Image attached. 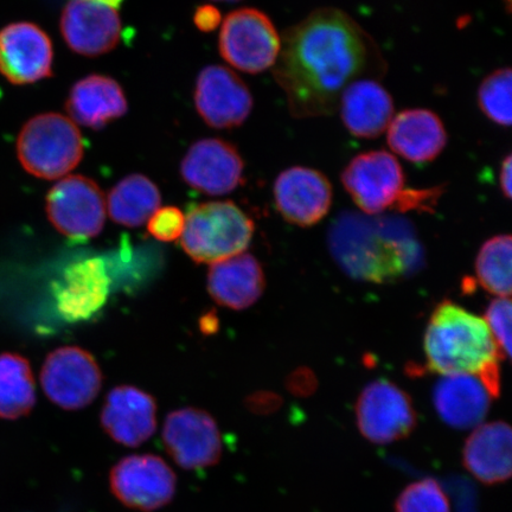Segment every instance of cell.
Masks as SVG:
<instances>
[{
  "label": "cell",
  "mask_w": 512,
  "mask_h": 512,
  "mask_svg": "<svg viewBox=\"0 0 512 512\" xmlns=\"http://www.w3.org/2000/svg\"><path fill=\"white\" fill-rule=\"evenodd\" d=\"M273 75L294 118L337 111L351 82L386 72L379 46L347 12L318 9L281 37Z\"/></svg>",
  "instance_id": "obj_1"
},
{
  "label": "cell",
  "mask_w": 512,
  "mask_h": 512,
  "mask_svg": "<svg viewBox=\"0 0 512 512\" xmlns=\"http://www.w3.org/2000/svg\"><path fill=\"white\" fill-rule=\"evenodd\" d=\"M328 241L343 272L368 283H394L424 264L413 227L401 219L343 214L332 224Z\"/></svg>",
  "instance_id": "obj_2"
},
{
  "label": "cell",
  "mask_w": 512,
  "mask_h": 512,
  "mask_svg": "<svg viewBox=\"0 0 512 512\" xmlns=\"http://www.w3.org/2000/svg\"><path fill=\"white\" fill-rule=\"evenodd\" d=\"M424 348L427 368L433 373L476 376L491 398H498L503 360L483 318L444 300L428 322Z\"/></svg>",
  "instance_id": "obj_3"
},
{
  "label": "cell",
  "mask_w": 512,
  "mask_h": 512,
  "mask_svg": "<svg viewBox=\"0 0 512 512\" xmlns=\"http://www.w3.org/2000/svg\"><path fill=\"white\" fill-rule=\"evenodd\" d=\"M253 234L251 217L235 203L207 202L185 217L182 247L192 260L213 265L245 253Z\"/></svg>",
  "instance_id": "obj_4"
},
{
  "label": "cell",
  "mask_w": 512,
  "mask_h": 512,
  "mask_svg": "<svg viewBox=\"0 0 512 512\" xmlns=\"http://www.w3.org/2000/svg\"><path fill=\"white\" fill-rule=\"evenodd\" d=\"M85 152L79 128L59 113L36 115L17 140V156L25 171L41 179L61 178L78 166Z\"/></svg>",
  "instance_id": "obj_5"
},
{
  "label": "cell",
  "mask_w": 512,
  "mask_h": 512,
  "mask_svg": "<svg viewBox=\"0 0 512 512\" xmlns=\"http://www.w3.org/2000/svg\"><path fill=\"white\" fill-rule=\"evenodd\" d=\"M280 49L281 36L264 12L240 9L224 19L220 53L230 66L241 72L260 74L273 68Z\"/></svg>",
  "instance_id": "obj_6"
},
{
  "label": "cell",
  "mask_w": 512,
  "mask_h": 512,
  "mask_svg": "<svg viewBox=\"0 0 512 512\" xmlns=\"http://www.w3.org/2000/svg\"><path fill=\"white\" fill-rule=\"evenodd\" d=\"M341 178L351 200L368 216L396 209L406 191L402 165L384 150L368 151L352 158Z\"/></svg>",
  "instance_id": "obj_7"
},
{
  "label": "cell",
  "mask_w": 512,
  "mask_h": 512,
  "mask_svg": "<svg viewBox=\"0 0 512 512\" xmlns=\"http://www.w3.org/2000/svg\"><path fill=\"white\" fill-rule=\"evenodd\" d=\"M47 215L57 232L74 241H87L102 232L106 221L105 196L93 179L63 178L47 195Z\"/></svg>",
  "instance_id": "obj_8"
},
{
  "label": "cell",
  "mask_w": 512,
  "mask_h": 512,
  "mask_svg": "<svg viewBox=\"0 0 512 512\" xmlns=\"http://www.w3.org/2000/svg\"><path fill=\"white\" fill-rule=\"evenodd\" d=\"M416 422L411 396L393 382H371L357 400L358 431L370 443L388 445L405 439L415 430Z\"/></svg>",
  "instance_id": "obj_9"
},
{
  "label": "cell",
  "mask_w": 512,
  "mask_h": 512,
  "mask_svg": "<svg viewBox=\"0 0 512 512\" xmlns=\"http://www.w3.org/2000/svg\"><path fill=\"white\" fill-rule=\"evenodd\" d=\"M44 393L55 405L78 411L95 400L102 387L98 362L79 347H63L48 355L41 371Z\"/></svg>",
  "instance_id": "obj_10"
},
{
  "label": "cell",
  "mask_w": 512,
  "mask_h": 512,
  "mask_svg": "<svg viewBox=\"0 0 512 512\" xmlns=\"http://www.w3.org/2000/svg\"><path fill=\"white\" fill-rule=\"evenodd\" d=\"M113 495L125 507L152 512L168 505L176 494L175 472L162 458L136 454L121 459L110 475Z\"/></svg>",
  "instance_id": "obj_11"
},
{
  "label": "cell",
  "mask_w": 512,
  "mask_h": 512,
  "mask_svg": "<svg viewBox=\"0 0 512 512\" xmlns=\"http://www.w3.org/2000/svg\"><path fill=\"white\" fill-rule=\"evenodd\" d=\"M166 451L185 470H201L219 463L222 439L213 416L197 408H183L166 416Z\"/></svg>",
  "instance_id": "obj_12"
},
{
  "label": "cell",
  "mask_w": 512,
  "mask_h": 512,
  "mask_svg": "<svg viewBox=\"0 0 512 512\" xmlns=\"http://www.w3.org/2000/svg\"><path fill=\"white\" fill-rule=\"evenodd\" d=\"M53 57V43L38 25L18 22L0 30V74L12 85L49 78Z\"/></svg>",
  "instance_id": "obj_13"
},
{
  "label": "cell",
  "mask_w": 512,
  "mask_h": 512,
  "mask_svg": "<svg viewBox=\"0 0 512 512\" xmlns=\"http://www.w3.org/2000/svg\"><path fill=\"white\" fill-rule=\"evenodd\" d=\"M275 208L294 226L312 227L328 215L332 204L331 183L322 172L292 166L281 172L273 188Z\"/></svg>",
  "instance_id": "obj_14"
},
{
  "label": "cell",
  "mask_w": 512,
  "mask_h": 512,
  "mask_svg": "<svg viewBox=\"0 0 512 512\" xmlns=\"http://www.w3.org/2000/svg\"><path fill=\"white\" fill-rule=\"evenodd\" d=\"M195 105L206 123L215 128L241 126L253 110V96L245 81L222 66L204 68L196 82Z\"/></svg>",
  "instance_id": "obj_15"
},
{
  "label": "cell",
  "mask_w": 512,
  "mask_h": 512,
  "mask_svg": "<svg viewBox=\"0 0 512 512\" xmlns=\"http://www.w3.org/2000/svg\"><path fill=\"white\" fill-rule=\"evenodd\" d=\"M60 27L68 47L87 57L110 53L118 46L123 29L118 9L99 0H69Z\"/></svg>",
  "instance_id": "obj_16"
},
{
  "label": "cell",
  "mask_w": 512,
  "mask_h": 512,
  "mask_svg": "<svg viewBox=\"0 0 512 512\" xmlns=\"http://www.w3.org/2000/svg\"><path fill=\"white\" fill-rule=\"evenodd\" d=\"M245 164L236 147L226 140L202 139L192 145L181 164L184 182L211 196L230 194L243 182Z\"/></svg>",
  "instance_id": "obj_17"
},
{
  "label": "cell",
  "mask_w": 512,
  "mask_h": 512,
  "mask_svg": "<svg viewBox=\"0 0 512 512\" xmlns=\"http://www.w3.org/2000/svg\"><path fill=\"white\" fill-rule=\"evenodd\" d=\"M100 420L115 443L128 447L142 445L156 432V401L136 387L114 388L107 395Z\"/></svg>",
  "instance_id": "obj_18"
},
{
  "label": "cell",
  "mask_w": 512,
  "mask_h": 512,
  "mask_svg": "<svg viewBox=\"0 0 512 512\" xmlns=\"http://www.w3.org/2000/svg\"><path fill=\"white\" fill-rule=\"evenodd\" d=\"M110 287L104 260L92 258L75 262L55 286L57 311L68 322L89 319L106 304Z\"/></svg>",
  "instance_id": "obj_19"
},
{
  "label": "cell",
  "mask_w": 512,
  "mask_h": 512,
  "mask_svg": "<svg viewBox=\"0 0 512 512\" xmlns=\"http://www.w3.org/2000/svg\"><path fill=\"white\" fill-rule=\"evenodd\" d=\"M387 142L395 155L422 165L434 162L448 142L443 120L426 108H411L394 115L387 128Z\"/></svg>",
  "instance_id": "obj_20"
},
{
  "label": "cell",
  "mask_w": 512,
  "mask_h": 512,
  "mask_svg": "<svg viewBox=\"0 0 512 512\" xmlns=\"http://www.w3.org/2000/svg\"><path fill=\"white\" fill-rule=\"evenodd\" d=\"M337 110L349 133L362 139L380 137L395 115L393 96L374 78L351 82L339 98Z\"/></svg>",
  "instance_id": "obj_21"
},
{
  "label": "cell",
  "mask_w": 512,
  "mask_h": 512,
  "mask_svg": "<svg viewBox=\"0 0 512 512\" xmlns=\"http://www.w3.org/2000/svg\"><path fill=\"white\" fill-rule=\"evenodd\" d=\"M512 432L503 421L479 425L465 441L463 464L478 482H507L512 472Z\"/></svg>",
  "instance_id": "obj_22"
},
{
  "label": "cell",
  "mask_w": 512,
  "mask_h": 512,
  "mask_svg": "<svg viewBox=\"0 0 512 512\" xmlns=\"http://www.w3.org/2000/svg\"><path fill=\"white\" fill-rule=\"evenodd\" d=\"M491 395L483 382L472 375H447L435 384V411L446 425L470 430L482 425L490 409Z\"/></svg>",
  "instance_id": "obj_23"
},
{
  "label": "cell",
  "mask_w": 512,
  "mask_h": 512,
  "mask_svg": "<svg viewBox=\"0 0 512 512\" xmlns=\"http://www.w3.org/2000/svg\"><path fill=\"white\" fill-rule=\"evenodd\" d=\"M265 286V273L252 254L242 253L216 262L208 273L211 298L233 310H245L254 305Z\"/></svg>",
  "instance_id": "obj_24"
},
{
  "label": "cell",
  "mask_w": 512,
  "mask_h": 512,
  "mask_svg": "<svg viewBox=\"0 0 512 512\" xmlns=\"http://www.w3.org/2000/svg\"><path fill=\"white\" fill-rule=\"evenodd\" d=\"M66 110L75 123L100 130L126 114L127 100L117 81L108 76L91 75L75 83Z\"/></svg>",
  "instance_id": "obj_25"
},
{
  "label": "cell",
  "mask_w": 512,
  "mask_h": 512,
  "mask_svg": "<svg viewBox=\"0 0 512 512\" xmlns=\"http://www.w3.org/2000/svg\"><path fill=\"white\" fill-rule=\"evenodd\" d=\"M162 196L155 183L143 175L121 179L108 195L111 219L121 226L137 228L150 220L159 209Z\"/></svg>",
  "instance_id": "obj_26"
},
{
  "label": "cell",
  "mask_w": 512,
  "mask_h": 512,
  "mask_svg": "<svg viewBox=\"0 0 512 512\" xmlns=\"http://www.w3.org/2000/svg\"><path fill=\"white\" fill-rule=\"evenodd\" d=\"M35 403V377L27 358L12 352L0 354V418H23Z\"/></svg>",
  "instance_id": "obj_27"
},
{
  "label": "cell",
  "mask_w": 512,
  "mask_h": 512,
  "mask_svg": "<svg viewBox=\"0 0 512 512\" xmlns=\"http://www.w3.org/2000/svg\"><path fill=\"white\" fill-rule=\"evenodd\" d=\"M511 249V236L498 235L486 241L477 256L479 283L498 298H510Z\"/></svg>",
  "instance_id": "obj_28"
},
{
  "label": "cell",
  "mask_w": 512,
  "mask_h": 512,
  "mask_svg": "<svg viewBox=\"0 0 512 512\" xmlns=\"http://www.w3.org/2000/svg\"><path fill=\"white\" fill-rule=\"evenodd\" d=\"M511 69L499 68L480 83L477 102L480 111L491 123L501 127L511 126Z\"/></svg>",
  "instance_id": "obj_29"
},
{
  "label": "cell",
  "mask_w": 512,
  "mask_h": 512,
  "mask_svg": "<svg viewBox=\"0 0 512 512\" xmlns=\"http://www.w3.org/2000/svg\"><path fill=\"white\" fill-rule=\"evenodd\" d=\"M395 512H451L450 499L437 479L424 478L406 486Z\"/></svg>",
  "instance_id": "obj_30"
},
{
  "label": "cell",
  "mask_w": 512,
  "mask_h": 512,
  "mask_svg": "<svg viewBox=\"0 0 512 512\" xmlns=\"http://www.w3.org/2000/svg\"><path fill=\"white\" fill-rule=\"evenodd\" d=\"M486 325L501 352L502 360L511 356V302L510 298L492 300L485 312Z\"/></svg>",
  "instance_id": "obj_31"
},
{
  "label": "cell",
  "mask_w": 512,
  "mask_h": 512,
  "mask_svg": "<svg viewBox=\"0 0 512 512\" xmlns=\"http://www.w3.org/2000/svg\"><path fill=\"white\" fill-rule=\"evenodd\" d=\"M185 226V216L176 207L158 209L147 221V229L153 238L171 242L181 238Z\"/></svg>",
  "instance_id": "obj_32"
},
{
  "label": "cell",
  "mask_w": 512,
  "mask_h": 512,
  "mask_svg": "<svg viewBox=\"0 0 512 512\" xmlns=\"http://www.w3.org/2000/svg\"><path fill=\"white\" fill-rule=\"evenodd\" d=\"M194 22L203 32L214 31L221 23L220 11L213 5H203L196 10Z\"/></svg>",
  "instance_id": "obj_33"
},
{
  "label": "cell",
  "mask_w": 512,
  "mask_h": 512,
  "mask_svg": "<svg viewBox=\"0 0 512 512\" xmlns=\"http://www.w3.org/2000/svg\"><path fill=\"white\" fill-rule=\"evenodd\" d=\"M512 157L508 155L502 160L501 169H499V185L503 195L507 200L511 198V181H512Z\"/></svg>",
  "instance_id": "obj_34"
},
{
  "label": "cell",
  "mask_w": 512,
  "mask_h": 512,
  "mask_svg": "<svg viewBox=\"0 0 512 512\" xmlns=\"http://www.w3.org/2000/svg\"><path fill=\"white\" fill-rule=\"evenodd\" d=\"M200 326L203 334H215L219 329V319H217L215 313H208V315L202 317Z\"/></svg>",
  "instance_id": "obj_35"
},
{
  "label": "cell",
  "mask_w": 512,
  "mask_h": 512,
  "mask_svg": "<svg viewBox=\"0 0 512 512\" xmlns=\"http://www.w3.org/2000/svg\"><path fill=\"white\" fill-rule=\"evenodd\" d=\"M99 2H102V3H105V4L111 5V6H113V8H115V9H119V8H120L121 3H123V2H124V0H99Z\"/></svg>",
  "instance_id": "obj_36"
},
{
  "label": "cell",
  "mask_w": 512,
  "mask_h": 512,
  "mask_svg": "<svg viewBox=\"0 0 512 512\" xmlns=\"http://www.w3.org/2000/svg\"><path fill=\"white\" fill-rule=\"evenodd\" d=\"M215 2H228V3H233V2H240V0H215Z\"/></svg>",
  "instance_id": "obj_37"
}]
</instances>
